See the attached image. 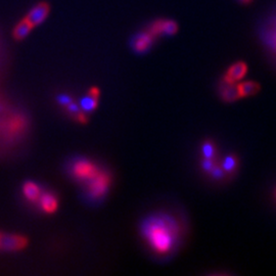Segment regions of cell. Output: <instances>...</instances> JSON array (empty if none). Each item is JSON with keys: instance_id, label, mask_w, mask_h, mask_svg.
<instances>
[{"instance_id": "cell-1", "label": "cell", "mask_w": 276, "mask_h": 276, "mask_svg": "<svg viewBox=\"0 0 276 276\" xmlns=\"http://www.w3.org/2000/svg\"><path fill=\"white\" fill-rule=\"evenodd\" d=\"M140 234L152 254L158 258H167L178 250L183 238V226L173 214L158 211L142 219Z\"/></svg>"}, {"instance_id": "cell-2", "label": "cell", "mask_w": 276, "mask_h": 276, "mask_svg": "<svg viewBox=\"0 0 276 276\" xmlns=\"http://www.w3.org/2000/svg\"><path fill=\"white\" fill-rule=\"evenodd\" d=\"M30 119L26 110L0 100V150L18 146L28 137Z\"/></svg>"}, {"instance_id": "cell-3", "label": "cell", "mask_w": 276, "mask_h": 276, "mask_svg": "<svg viewBox=\"0 0 276 276\" xmlns=\"http://www.w3.org/2000/svg\"><path fill=\"white\" fill-rule=\"evenodd\" d=\"M112 180L110 170L102 166L94 176L81 184L79 192L80 200L91 208L100 206L110 192Z\"/></svg>"}, {"instance_id": "cell-4", "label": "cell", "mask_w": 276, "mask_h": 276, "mask_svg": "<svg viewBox=\"0 0 276 276\" xmlns=\"http://www.w3.org/2000/svg\"><path fill=\"white\" fill-rule=\"evenodd\" d=\"M102 166L96 164L94 160L85 156H72L64 164V171L71 180L79 183L86 182L92 176H94Z\"/></svg>"}, {"instance_id": "cell-5", "label": "cell", "mask_w": 276, "mask_h": 276, "mask_svg": "<svg viewBox=\"0 0 276 276\" xmlns=\"http://www.w3.org/2000/svg\"><path fill=\"white\" fill-rule=\"evenodd\" d=\"M156 37L146 29L138 32L130 40V48L136 54H144L148 52L156 41Z\"/></svg>"}, {"instance_id": "cell-6", "label": "cell", "mask_w": 276, "mask_h": 276, "mask_svg": "<svg viewBox=\"0 0 276 276\" xmlns=\"http://www.w3.org/2000/svg\"><path fill=\"white\" fill-rule=\"evenodd\" d=\"M50 6L45 2H40L29 10L25 18L35 28L44 22V20L50 16Z\"/></svg>"}, {"instance_id": "cell-7", "label": "cell", "mask_w": 276, "mask_h": 276, "mask_svg": "<svg viewBox=\"0 0 276 276\" xmlns=\"http://www.w3.org/2000/svg\"><path fill=\"white\" fill-rule=\"evenodd\" d=\"M28 244L25 236L12 234L0 232V250L16 252L24 248Z\"/></svg>"}, {"instance_id": "cell-8", "label": "cell", "mask_w": 276, "mask_h": 276, "mask_svg": "<svg viewBox=\"0 0 276 276\" xmlns=\"http://www.w3.org/2000/svg\"><path fill=\"white\" fill-rule=\"evenodd\" d=\"M148 30L156 37L160 36H171L174 35L177 30V24L174 20H165V18H158L156 20H154L152 24L148 26Z\"/></svg>"}, {"instance_id": "cell-9", "label": "cell", "mask_w": 276, "mask_h": 276, "mask_svg": "<svg viewBox=\"0 0 276 276\" xmlns=\"http://www.w3.org/2000/svg\"><path fill=\"white\" fill-rule=\"evenodd\" d=\"M36 204L38 209L43 213L52 214L58 208V198L54 192L43 190Z\"/></svg>"}, {"instance_id": "cell-10", "label": "cell", "mask_w": 276, "mask_h": 276, "mask_svg": "<svg viewBox=\"0 0 276 276\" xmlns=\"http://www.w3.org/2000/svg\"><path fill=\"white\" fill-rule=\"evenodd\" d=\"M218 92H219V96H220L221 100L228 104L236 102L240 98L238 84L226 80L224 77L219 84Z\"/></svg>"}, {"instance_id": "cell-11", "label": "cell", "mask_w": 276, "mask_h": 276, "mask_svg": "<svg viewBox=\"0 0 276 276\" xmlns=\"http://www.w3.org/2000/svg\"><path fill=\"white\" fill-rule=\"evenodd\" d=\"M43 190L41 184L33 180H27L22 186V196L31 204H37Z\"/></svg>"}, {"instance_id": "cell-12", "label": "cell", "mask_w": 276, "mask_h": 276, "mask_svg": "<svg viewBox=\"0 0 276 276\" xmlns=\"http://www.w3.org/2000/svg\"><path fill=\"white\" fill-rule=\"evenodd\" d=\"M100 90L98 88H91L87 94L81 98L79 106L82 108V110L86 114L92 112L98 104V98H100Z\"/></svg>"}, {"instance_id": "cell-13", "label": "cell", "mask_w": 276, "mask_h": 276, "mask_svg": "<svg viewBox=\"0 0 276 276\" xmlns=\"http://www.w3.org/2000/svg\"><path fill=\"white\" fill-rule=\"evenodd\" d=\"M246 73H248L246 64L244 62H236L227 68L224 78L230 82L236 83L240 81L246 75Z\"/></svg>"}, {"instance_id": "cell-14", "label": "cell", "mask_w": 276, "mask_h": 276, "mask_svg": "<svg viewBox=\"0 0 276 276\" xmlns=\"http://www.w3.org/2000/svg\"><path fill=\"white\" fill-rule=\"evenodd\" d=\"M221 168L224 170L226 175L232 178L240 168V160L234 154H227L222 160L219 162Z\"/></svg>"}, {"instance_id": "cell-15", "label": "cell", "mask_w": 276, "mask_h": 276, "mask_svg": "<svg viewBox=\"0 0 276 276\" xmlns=\"http://www.w3.org/2000/svg\"><path fill=\"white\" fill-rule=\"evenodd\" d=\"M34 27L30 22L25 18H22L14 25L12 29V37L16 41H22L30 35Z\"/></svg>"}, {"instance_id": "cell-16", "label": "cell", "mask_w": 276, "mask_h": 276, "mask_svg": "<svg viewBox=\"0 0 276 276\" xmlns=\"http://www.w3.org/2000/svg\"><path fill=\"white\" fill-rule=\"evenodd\" d=\"M238 92L240 98H248L256 96L261 89V86L258 82L255 81H244L238 84Z\"/></svg>"}, {"instance_id": "cell-17", "label": "cell", "mask_w": 276, "mask_h": 276, "mask_svg": "<svg viewBox=\"0 0 276 276\" xmlns=\"http://www.w3.org/2000/svg\"><path fill=\"white\" fill-rule=\"evenodd\" d=\"M200 152H202V158L218 160L217 158V154H218L217 146L215 144L214 142H212L210 140H206L202 144Z\"/></svg>"}, {"instance_id": "cell-18", "label": "cell", "mask_w": 276, "mask_h": 276, "mask_svg": "<svg viewBox=\"0 0 276 276\" xmlns=\"http://www.w3.org/2000/svg\"><path fill=\"white\" fill-rule=\"evenodd\" d=\"M219 163L218 160H211V158H200V169L206 174L209 175V173L214 169V167Z\"/></svg>"}, {"instance_id": "cell-19", "label": "cell", "mask_w": 276, "mask_h": 276, "mask_svg": "<svg viewBox=\"0 0 276 276\" xmlns=\"http://www.w3.org/2000/svg\"><path fill=\"white\" fill-rule=\"evenodd\" d=\"M208 176H210L211 179H213L215 181H223V180H226L227 178H229L226 175V173L224 172V170L221 168L219 163L214 167V169L209 173Z\"/></svg>"}, {"instance_id": "cell-20", "label": "cell", "mask_w": 276, "mask_h": 276, "mask_svg": "<svg viewBox=\"0 0 276 276\" xmlns=\"http://www.w3.org/2000/svg\"><path fill=\"white\" fill-rule=\"evenodd\" d=\"M6 45L0 36V73L2 72L4 68L6 66Z\"/></svg>"}, {"instance_id": "cell-21", "label": "cell", "mask_w": 276, "mask_h": 276, "mask_svg": "<svg viewBox=\"0 0 276 276\" xmlns=\"http://www.w3.org/2000/svg\"><path fill=\"white\" fill-rule=\"evenodd\" d=\"M56 100H58V104L64 106V108H66V106L70 104L73 102L72 98H71V96H66V94H60V96H58Z\"/></svg>"}, {"instance_id": "cell-22", "label": "cell", "mask_w": 276, "mask_h": 276, "mask_svg": "<svg viewBox=\"0 0 276 276\" xmlns=\"http://www.w3.org/2000/svg\"><path fill=\"white\" fill-rule=\"evenodd\" d=\"M270 41H271V44H272V46H273V48L276 50V27L274 28V30H273V32H272Z\"/></svg>"}, {"instance_id": "cell-23", "label": "cell", "mask_w": 276, "mask_h": 276, "mask_svg": "<svg viewBox=\"0 0 276 276\" xmlns=\"http://www.w3.org/2000/svg\"><path fill=\"white\" fill-rule=\"evenodd\" d=\"M240 2L242 4H248L252 2V0H240Z\"/></svg>"}]
</instances>
